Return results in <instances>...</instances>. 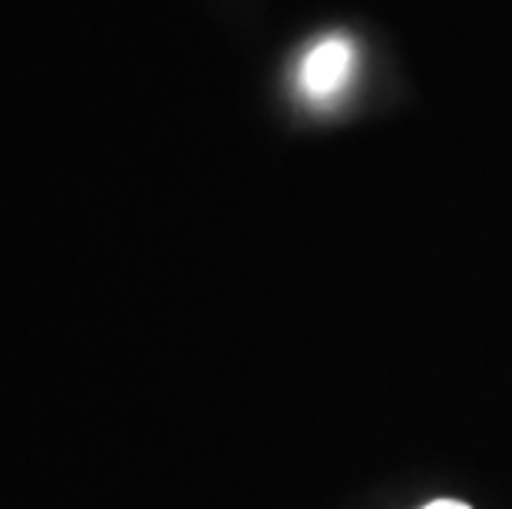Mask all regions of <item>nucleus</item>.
<instances>
[{
	"mask_svg": "<svg viewBox=\"0 0 512 509\" xmlns=\"http://www.w3.org/2000/svg\"><path fill=\"white\" fill-rule=\"evenodd\" d=\"M423 509H470V506L456 503V500H437V503H430V506H423Z\"/></svg>",
	"mask_w": 512,
	"mask_h": 509,
	"instance_id": "obj_2",
	"label": "nucleus"
},
{
	"mask_svg": "<svg viewBox=\"0 0 512 509\" xmlns=\"http://www.w3.org/2000/svg\"><path fill=\"white\" fill-rule=\"evenodd\" d=\"M357 73V47L344 34L321 37L304 53L298 67V90L308 103H334Z\"/></svg>",
	"mask_w": 512,
	"mask_h": 509,
	"instance_id": "obj_1",
	"label": "nucleus"
}]
</instances>
